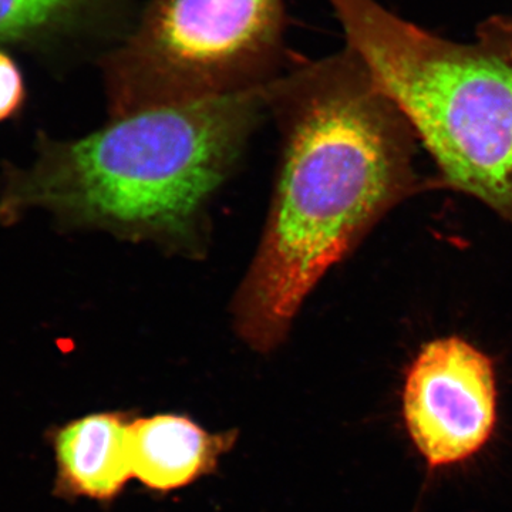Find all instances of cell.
Returning <instances> with one entry per match:
<instances>
[{"label":"cell","instance_id":"5","mask_svg":"<svg viewBox=\"0 0 512 512\" xmlns=\"http://www.w3.org/2000/svg\"><path fill=\"white\" fill-rule=\"evenodd\" d=\"M402 416L409 439L430 470L476 457L493 439L498 423L490 357L458 336L426 343L404 379Z\"/></svg>","mask_w":512,"mask_h":512},{"label":"cell","instance_id":"4","mask_svg":"<svg viewBox=\"0 0 512 512\" xmlns=\"http://www.w3.org/2000/svg\"><path fill=\"white\" fill-rule=\"evenodd\" d=\"M285 0H148L103 59L111 117L266 86L285 64Z\"/></svg>","mask_w":512,"mask_h":512},{"label":"cell","instance_id":"1","mask_svg":"<svg viewBox=\"0 0 512 512\" xmlns=\"http://www.w3.org/2000/svg\"><path fill=\"white\" fill-rule=\"evenodd\" d=\"M282 158L261 245L232 305L258 352L284 343L306 296L397 205L440 188L416 130L348 46L269 84Z\"/></svg>","mask_w":512,"mask_h":512},{"label":"cell","instance_id":"3","mask_svg":"<svg viewBox=\"0 0 512 512\" xmlns=\"http://www.w3.org/2000/svg\"><path fill=\"white\" fill-rule=\"evenodd\" d=\"M346 42L410 120L440 188L471 195L512 225V19L453 42L376 0H329Z\"/></svg>","mask_w":512,"mask_h":512},{"label":"cell","instance_id":"9","mask_svg":"<svg viewBox=\"0 0 512 512\" xmlns=\"http://www.w3.org/2000/svg\"><path fill=\"white\" fill-rule=\"evenodd\" d=\"M25 101V80L18 64L0 52V123L19 114Z\"/></svg>","mask_w":512,"mask_h":512},{"label":"cell","instance_id":"2","mask_svg":"<svg viewBox=\"0 0 512 512\" xmlns=\"http://www.w3.org/2000/svg\"><path fill=\"white\" fill-rule=\"evenodd\" d=\"M269 84L111 117L79 140L39 136L29 168L3 164L0 224L43 208L67 231L99 229L201 255L212 198L268 113Z\"/></svg>","mask_w":512,"mask_h":512},{"label":"cell","instance_id":"6","mask_svg":"<svg viewBox=\"0 0 512 512\" xmlns=\"http://www.w3.org/2000/svg\"><path fill=\"white\" fill-rule=\"evenodd\" d=\"M131 424L126 413H93L47 431L60 500L110 503L133 474Z\"/></svg>","mask_w":512,"mask_h":512},{"label":"cell","instance_id":"7","mask_svg":"<svg viewBox=\"0 0 512 512\" xmlns=\"http://www.w3.org/2000/svg\"><path fill=\"white\" fill-rule=\"evenodd\" d=\"M237 433H210L185 416L157 414L131 424L133 474L148 490L170 493L214 473Z\"/></svg>","mask_w":512,"mask_h":512},{"label":"cell","instance_id":"8","mask_svg":"<svg viewBox=\"0 0 512 512\" xmlns=\"http://www.w3.org/2000/svg\"><path fill=\"white\" fill-rule=\"evenodd\" d=\"M117 0H0V42L55 29Z\"/></svg>","mask_w":512,"mask_h":512}]
</instances>
